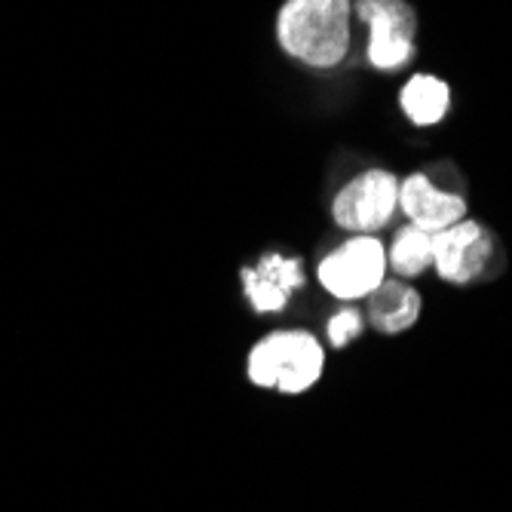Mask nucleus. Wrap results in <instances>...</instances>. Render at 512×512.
I'll list each match as a JSON object with an SVG mask.
<instances>
[{
    "label": "nucleus",
    "instance_id": "obj_1",
    "mask_svg": "<svg viewBox=\"0 0 512 512\" xmlns=\"http://www.w3.org/2000/svg\"><path fill=\"white\" fill-rule=\"evenodd\" d=\"M350 0H286L276 40L298 62L332 68L350 53Z\"/></svg>",
    "mask_w": 512,
    "mask_h": 512
},
{
    "label": "nucleus",
    "instance_id": "obj_2",
    "mask_svg": "<svg viewBox=\"0 0 512 512\" xmlns=\"http://www.w3.org/2000/svg\"><path fill=\"white\" fill-rule=\"evenodd\" d=\"M325 371V350L304 329H286L261 338L246 359V375L255 387L286 396L307 393Z\"/></svg>",
    "mask_w": 512,
    "mask_h": 512
},
{
    "label": "nucleus",
    "instance_id": "obj_3",
    "mask_svg": "<svg viewBox=\"0 0 512 512\" xmlns=\"http://www.w3.org/2000/svg\"><path fill=\"white\" fill-rule=\"evenodd\" d=\"M319 283L322 289L341 298V301H359L368 298L387 273V249L375 237H353L332 255H325L319 264Z\"/></svg>",
    "mask_w": 512,
    "mask_h": 512
},
{
    "label": "nucleus",
    "instance_id": "obj_4",
    "mask_svg": "<svg viewBox=\"0 0 512 512\" xmlns=\"http://www.w3.org/2000/svg\"><path fill=\"white\" fill-rule=\"evenodd\" d=\"M356 16L371 28L368 62L378 71H396L414 59L417 16L405 0H359Z\"/></svg>",
    "mask_w": 512,
    "mask_h": 512
},
{
    "label": "nucleus",
    "instance_id": "obj_5",
    "mask_svg": "<svg viewBox=\"0 0 512 512\" xmlns=\"http://www.w3.org/2000/svg\"><path fill=\"white\" fill-rule=\"evenodd\" d=\"M399 209V181L384 169H371L356 175L335 197V221L353 234H375L387 227Z\"/></svg>",
    "mask_w": 512,
    "mask_h": 512
},
{
    "label": "nucleus",
    "instance_id": "obj_6",
    "mask_svg": "<svg viewBox=\"0 0 512 512\" xmlns=\"http://www.w3.org/2000/svg\"><path fill=\"white\" fill-rule=\"evenodd\" d=\"M494 240L476 221H457L433 234V267L454 286H467L488 267Z\"/></svg>",
    "mask_w": 512,
    "mask_h": 512
},
{
    "label": "nucleus",
    "instance_id": "obj_7",
    "mask_svg": "<svg viewBox=\"0 0 512 512\" xmlns=\"http://www.w3.org/2000/svg\"><path fill=\"white\" fill-rule=\"evenodd\" d=\"M304 286L301 258L267 252L258 267H243V292L258 313H276Z\"/></svg>",
    "mask_w": 512,
    "mask_h": 512
},
{
    "label": "nucleus",
    "instance_id": "obj_8",
    "mask_svg": "<svg viewBox=\"0 0 512 512\" xmlns=\"http://www.w3.org/2000/svg\"><path fill=\"white\" fill-rule=\"evenodd\" d=\"M399 209L414 227L427 230V234H439V230L463 221V215H467L463 197L439 191L427 175H411L399 181Z\"/></svg>",
    "mask_w": 512,
    "mask_h": 512
},
{
    "label": "nucleus",
    "instance_id": "obj_9",
    "mask_svg": "<svg viewBox=\"0 0 512 512\" xmlns=\"http://www.w3.org/2000/svg\"><path fill=\"white\" fill-rule=\"evenodd\" d=\"M421 307L424 301L417 295V289H411L408 283L384 279V283L368 295V322H371V329L381 335H402L421 319Z\"/></svg>",
    "mask_w": 512,
    "mask_h": 512
},
{
    "label": "nucleus",
    "instance_id": "obj_10",
    "mask_svg": "<svg viewBox=\"0 0 512 512\" xmlns=\"http://www.w3.org/2000/svg\"><path fill=\"white\" fill-rule=\"evenodd\" d=\"M399 102H402V111L408 114L411 123H417V126H433L448 111V86L439 77L417 74V77H411L405 83Z\"/></svg>",
    "mask_w": 512,
    "mask_h": 512
},
{
    "label": "nucleus",
    "instance_id": "obj_11",
    "mask_svg": "<svg viewBox=\"0 0 512 512\" xmlns=\"http://www.w3.org/2000/svg\"><path fill=\"white\" fill-rule=\"evenodd\" d=\"M387 264L399 276H421L427 267H433V234L427 230L405 224L393 237V246L387 249Z\"/></svg>",
    "mask_w": 512,
    "mask_h": 512
},
{
    "label": "nucleus",
    "instance_id": "obj_12",
    "mask_svg": "<svg viewBox=\"0 0 512 512\" xmlns=\"http://www.w3.org/2000/svg\"><path fill=\"white\" fill-rule=\"evenodd\" d=\"M325 332H329L332 347H347L350 341H356L362 335V316L353 307H344L329 319V329Z\"/></svg>",
    "mask_w": 512,
    "mask_h": 512
}]
</instances>
